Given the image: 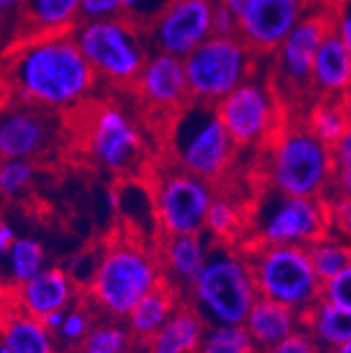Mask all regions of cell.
<instances>
[{
  "label": "cell",
  "instance_id": "cell-4",
  "mask_svg": "<svg viewBox=\"0 0 351 353\" xmlns=\"http://www.w3.org/2000/svg\"><path fill=\"white\" fill-rule=\"evenodd\" d=\"M74 116L80 126V154L91 166L114 176H130L146 164V132L126 103L97 95Z\"/></svg>",
  "mask_w": 351,
  "mask_h": 353
},
{
  "label": "cell",
  "instance_id": "cell-10",
  "mask_svg": "<svg viewBox=\"0 0 351 353\" xmlns=\"http://www.w3.org/2000/svg\"><path fill=\"white\" fill-rule=\"evenodd\" d=\"M214 108L238 150L263 152L288 120L286 101L274 86L268 68H261Z\"/></svg>",
  "mask_w": 351,
  "mask_h": 353
},
{
  "label": "cell",
  "instance_id": "cell-27",
  "mask_svg": "<svg viewBox=\"0 0 351 353\" xmlns=\"http://www.w3.org/2000/svg\"><path fill=\"white\" fill-rule=\"evenodd\" d=\"M248 212L244 202L230 192H217L206 216V238L212 244H234L248 230Z\"/></svg>",
  "mask_w": 351,
  "mask_h": 353
},
{
  "label": "cell",
  "instance_id": "cell-49",
  "mask_svg": "<svg viewBox=\"0 0 351 353\" xmlns=\"http://www.w3.org/2000/svg\"><path fill=\"white\" fill-rule=\"evenodd\" d=\"M334 353H351V343L343 345V347H341V349H337Z\"/></svg>",
  "mask_w": 351,
  "mask_h": 353
},
{
  "label": "cell",
  "instance_id": "cell-41",
  "mask_svg": "<svg viewBox=\"0 0 351 353\" xmlns=\"http://www.w3.org/2000/svg\"><path fill=\"white\" fill-rule=\"evenodd\" d=\"M332 28L345 40L347 49L351 51V0H337V5L330 9Z\"/></svg>",
  "mask_w": 351,
  "mask_h": 353
},
{
  "label": "cell",
  "instance_id": "cell-34",
  "mask_svg": "<svg viewBox=\"0 0 351 353\" xmlns=\"http://www.w3.org/2000/svg\"><path fill=\"white\" fill-rule=\"evenodd\" d=\"M198 353H261L242 326H208Z\"/></svg>",
  "mask_w": 351,
  "mask_h": 353
},
{
  "label": "cell",
  "instance_id": "cell-25",
  "mask_svg": "<svg viewBox=\"0 0 351 353\" xmlns=\"http://www.w3.org/2000/svg\"><path fill=\"white\" fill-rule=\"evenodd\" d=\"M181 303L183 296L168 284H162L160 288L150 292L124 320L137 347L150 343L166 326V322L172 318V314L177 312V307Z\"/></svg>",
  "mask_w": 351,
  "mask_h": 353
},
{
  "label": "cell",
  "instance_id": "cell-5",
  "mask_svg": "<svg viewBox=\"0 0 351 353\" xmlns=\"http://www.w3.org/2000/svg\"><path fill=\"white\" fill-rule=\"evenodd\" d=\"M259 301L257 282L244 246L212 244L202 274L185 294L208 326H242Z\"/></svg>",
  "mask_w": 351,
  "mask_h": 353
},
{
  "label": "cell",
  "instance_id": "cell-42",
  "mask_svg": "<svg viewBox=\"0 0 351 353\" xmlns=\"http://www.w3.org/2000/svg\"><path fill=\"white\" fill-rule=\"evenodd\" d=\"M240 15L219 5L214 13V36H238Z\"/></svg>",
  "mask_w": 351,
  "mask_h": 353
},
{
  "label": "cell",
  "instance_id": "cell-28",
  "mask_svg": "<svg viewBox=\"0 0 351 353\" xmlns=\"http://www.w3.org/2000/svg\"><path fill=\"white\" fill-rule=\"evenodd\" d=\"M301 120L318 139H322L328 145H337L341 137L351 128V118L345 99L312 97L305 103Z\"/></svg>",
  "mask_w": 351,
  "mask_h": 353
},
{
  "label": "cell",
  "instance_id": "cell-14",
  "mask_svg": "<svg viewBox=\"0 0 351 353\" xmlns=\"http://www.w3.org/2000/svg\"><path fill=\"white\" fill-rule=\"evenodd\" d=\"M219 0H170L146 26L152 51L185 59L214 36Z\"/></svg>",
  "mask_w": 351,
  "mask_h": 353
},
{
  "label": "cell",
  "instance_id": "cell-19",
  "mask_svg": "<svg viewBox=\"0 0 351 353\" xmlns=\"http://www.w3.org/2000/svg\"><path fill=\"white\" fill-rule=\"evenodd\" d=\"M156 250L162 263L164 282L177 290L185 301V294L202 274L210 256L212 242L206 238V234L162 236L156 242Z\"/></svg>",
  "mask_w": 351,
  "mask_h": 353
},
{
  "label": "cell",
  "instance_id": "cell-35",
  "mask_svg": "<svg viewBox=\"0 0 351 353\" xmlns=\"http://www.w3.org/2000/svg\"><path fill=\"white\" fill-rule=\"evenodd\" d=\"M330 230L337 232L349 246H351V200L330 194L326 198Z\"/></svg>",
  "mask_w": 351,
  "mask_h": 353
},
{
  "label": "cell",
  "instance_id": "cell-51",
  "mask_svg": "<svg viewBox=\"0 0 351 353\" xmlns=\"http://www.w3.org/2000/svg\"><path fill=\"white\" fill-rule=\"evenodd\" d=\"M59 353H76V351H59Z\"/></svg>",
  "mask_w": 351,
  "mask_h": 353
},
{
  "label": "cell",
  "instance_id": "cell-6",
  "mask_svg": "<svg viewBox=\"0 0 351 353\" xmlns=\"http://www.w3.org/2000/svg\"><path fill=\"white\" fill-rule=\"evenodd\" d=\"M166 152L168 162L217 185L230 176L238 145L214 105L190 101L166 124Z\"/></svg>",
  "mask_w": 351,
  "mask_h": 353
},
{
  "label": "cell",
  "instance_id": "cell-48",
  "mask_svg": "<svg viewBox=\"0 0 351 353\" xmlns=\"http://www.w3.org/2000/svg\"><path fill=\"white\" fill-rule=\"evenodd\" d=\"M250 3H252V0H219V5L225 7V9H230V11H234L236 15H240Z\"/></svg>",
  "mask_w": 351,
  "mask_h": 353
},
{
  "label": "cell",
  "instance_id": "cell-15",
  "mask_svg": "<svg viewBox=\"0 0 351 353\" xmlns=\"http://www.w3.org/2000/svg\"><path fill=\"white\" fill-rule=\"evenodd\" d=\"M63 135V116L36 105L5 101L0 118L3 160H42Z\"/></svg>",
  "mask_w": 351,
  "mask_h": 353
},
{
  "label": "cell",
  "instance_id": "cell-43",
  "mask_svg": "<svg viewBox=\"0 0 351 353\" xmlns=\"http://www.w3.org/2000/svg\"><path fill=\"white\" fill-rule=\"evenodd\" d=\"M26 5H28V0H0V11H3V21H5V26L11 21V38H13V34H15V30H17V23H19V19H21V15H23V9H26Z\"/></svg>",
  "mask_w": 351,
  "mask_h": 353
},
{
  "label": "cell",
  "instance_id": "cell-31",
  "mask_svg": "<svg viewBox=\"0 0 351 353\" xmlns=\"http://www.w3.org/2000/svg\"><path fill=\"white\" fill-rule=\"evenodd\" d=\"M137 347L124 320L101 318L86 336L78 353H126Z\"/></svg>",
  "mask_w": 351,
  "mask_h": 353
},
{
  "label": "cell",
  "instance_id": "cell-13",
  "mask_svg": "<svg viewBox=\"0 0 351 353\" xmlns=\"http://www.w3.org/2000/svg\"><path fill=\"white\" fill-rule=\"evenodd\" d=\"M332 30L330 11L316 9L307 15L268 59V72L286 103H307L314 97L312 74L318 49Z\"/></svg>",
  "mask_w": 351,
  "mask_h": 353
},
{
  "label": "cell",
  "instance_id": "cell-7",
  "mask_svg": "<svg viewBox=\"0 0 351 353\" xmlns=\"http://www.w3.org/2000/svg\"><path fill=\"white\" fill-rule=\"evenodd\" d=\"M72 34L101 88L108 91H133L141 70L154 53L146 26L126 15L80 21Z\"/></svg>",
  "mask_w": 351,
  "mask_h": 353
},
{
  "label": "cell",
  "instance_id": "cell-32",
  "mask_svg": "<svg viewBox=\"0 0 351 353\" xmlns=\"http://www.w3.org/2000/svg\"><path fill=\"white\" fill-rule=\"evenodd\" d=\"M97 316L99 314L95 312V307L84 296L68 309L63 326L57 332V343L63 347V351H76L78 353V349L82 347L86 336L91 334L93 326L97 324Z\"/></svg>",
  "mask_w": 351,
  "mask_h": 353
},
{
  "label": "cell",
  "instance_id": "cell-9",
  "mask_svg": "<svg viewBox=\"0 0 351 353\" xmlns=\"http://www.w3.org/2000/svg\"><path fill=\"white\" fill-rule=\"evenodd\" d=\"M328 230L326 198L286 196L265 190L248 212L250 242L246 244L307 248Z\"/></svg>",
  "mask_w": 351,
  "mask_h": 353
},
{
  "label": "cell",
  "instance_id": "cell-1",
  "mask_svg": "<svg viewBox=\"0 0 351 353\" xmlns=\"http://www.w3.org/2000/svg\"><path fill=\"white\" fill-rule=\"evenodd\" d=\"M7 101L74 116L99 95V80L72 32L36 34L11 42L5 53Z\"/></svg>",
  "mask_w": 351,
  "mask_h": 353
},
{
  "label": "cell",
  "instance_id": "cell-23",
  "mask_svg": "<svg viewBox=\"0 0 351 353\" xmlns=\"http://www.w3.org/2000/svg\"><path fill=\"white\" fill-rule=\"evenodd\" d=\"M208 324L190 303H181L166 326L141 349V353H198Z\"/></svg>",
  "mask_w": 351,
  "mask_h": 353
},
{
  "label": "cell",
  "instance_id": "cell-30",
  "mask_svg": "<svg viewBox=\"0 0 351 353\" xmlns=\"http://www.w3.org/2000/svg\"><path fill=\"white\" fill-rule=\"evenodd\" d=\"M307 250H310L314 270L322 282L339 276L351 263V246L332 230H328L314 244L307 246Z\"/></svg>",
  "mask_w": 351,
  "mask_h": 353
},
{
  "label": "cell",
  "instance_id": "cell-8",
  "mask_svg": "<svg viewBox=\"0 0 351 353\" xmlns=\"http://www.w3.org/2000/svg\"><path fill=\"white\" fill-rule=\"evenodd\" d=\"M261 299L276 301L307 314L322 301V280L314 270L310 250L303 246L244 244Z\"/></svg>",
  "mask_w": 351,
  "mask_h": 353
},
{
  "label": "cell",
  "instance_id": "cell-36",
  "mask_svg": "<svg viewBox=\"0 0 351 353\" xmlns=\"http://www.w3.org/2000/svg\"><path fill=\"white\" fill-rule=\"evenodd\" d=\"M322 299L328 303L341 305L345 309H351V263L339 276L322 284Z\"/></svg>",
  "mask_w": 351,
  "mask_h": 353
},
{
  "label": "cell",
  "instance_id": "cell-11",
  "mask_svg": "<svg viewBox=\"0 0 351 353\" xmlns=\"http://www.w3.org/2000/svg\"><path fill=\"white\" fill-rule=\"evenodd\" d=\"M183 61L192 101L219 105L240 84L250 80L265 59H261L240 36H210Z\"/></svg>",
  "mask_w": 351,
  "mask_h": 353
},
{
  "label": "cell",
  "instance_id": "cell-16",
  "mask_svg": "<svg viewBox=\"0 0 351 353\" xmlns=\"http://www.w3.org/2000/svg\"><path fill=\"white\" fill-rule=\"evenodd\" d=\"M316 9V0H252L240 13L238 36L261 59H270L288 34Z\"/></svg>",
  "mask_w": 351,
  "mask_h": 353
},
{
  "label": "cell",
  "instance_id": "cell-24",
  "mask_svg": "<svg viewBox=\"0 0 351 353\" xmlns=\"http://www.w3.org/2000/svg\"><path fill=\"white\" fill-rule=\"evenodd\" d=\"M0 345L9 353H59L57 336L38 318L13 305H5Z\"/></svg>",
  "mask_w": 351,
  "mask_h": 353
},
{
  "label": "cell",
  "instance_id": "cell-3",
  "mask_svg": "<svg viewBox=\"0 0 351 353\" xmlns=\"http://www.w3.org/2000/svg\"><path fill=\"white\" fill-rule=\"evenodd\" d=\"M263 183L265 190L326 198L332 190L337 162L332 145L318 139L299 118H288L274 141L263 150Z\"/></svg>",
  "mask_w": 351,
  "mask_h": 353
},
{
  "label": "cell",
  "instance_id": "cell-45",
  "mask_svg": "<svg viewBox=\"0 0 351 353\" xmlns=\"http://www.w3.org/2000/svg\"><path fill=\"white\" fill-rule=\"evenodd\" d=\"M330 194L351 200V170H347V168H337L334 183H332ZM330 194H328V196H330ZM328 196H326V198H328Z\"/></svg>",
  "mask_w": 351,
  "mask_h": 353
},
{
  "label": "cell",
  "instance_id": "cell-12",
  "mask_svg": "<svg viewBox=\"0 0 351 353\" xmlns=\"http://www.w3.org/2000/svg\"><path fill=\"white\" fill-rule=\"evenodd\" d=\"M150 190L160 238L204 234L206 216L217 196L212 183L168 162V166L152 172Z\"/></svg>",
  "mask_w": 351,
  "mask_h": 353
},
{
  "label": "cell",
  "instance_id": "cell-50",
  "mask_svg": "<svg viewBox=\"0 0 351 353\" xmlns=\"http://www.w3.org/2000/svg\"><path fill=\"white\" fill-rule=\"evenodd\" d=\"M345 103H347V112H349V118H351V93L347 95V99H345Z\"/></svg>",
  "mask_w": 351,
  "mask_h": 353
},
{
  "label": "cell",
  "instance_id": "cell-22",
  "mask_svg": "<svg viewBox=\"0 0 351 353\" xmlns=\"http://www.w3.org/2000/svg\"><path fill=\"white\" fill-rule=\"evenodd\" d=\"M82 21V0H28L13 40L36 34H68Z\"/></svg>",
  "mask_w": 351,
  "mask_h": 353
},
{
  "label": "cell",
  "instance_id": "cell-33",
  "mask_svg": "<svg viewBox=\"0 0 351 353\" xmlns=\"http://www.w3.org/2000/svg\"><path fill=\"white\" fill-rule=\"evenodd\" d=\"M38 179V164L34 160H3L0 164V196L7 202L26 198Z\"/></svg>",
  "mask_w": 351,
  "mask_h": 353
},
{
  "label": "cell",
  "instance_id": "cell-26",
  "mask_svg": "<svg viewBox=\"0 0 351 353\" xmlns=\"http://www.w3.org/2000/svg\"><path fill=\"white\" fill-rule=\"evenodd\" d=\"M303 328L326 353H334L343 345L351 343V309L322 299L303 316Z\"/></svg>",
  "mask_w": 351,
  "mask_h": 353
},
{
  "label": "cell",
  "instance_id": "cell-52",
  "mask_svg": "<svg viewBox=\"0 0 351 353\" xmlns=\"http://www.w3.org/2000/svg\"><path fill=\"white\" fill-rule=\"evenodd\" d=\"M126 353H135V351H126Z\"/></svg>",
  "mask_w": 351,
  "mask_h": 353
},
{
  "label": "cell",
  "instance_id": "cell-47",
  "mask_svg": "<svg viewBox=\"0 0 351 353\" xmlns=\"http://www.w3.org/2000/svg\"><path fill=\"white\" fill-rule=\"evenodd\" d=\"M66 312L68 309H61V312H51V314H47L45 318H42L40 322L45 324L55 336H57V332L61 330V326H63V320H66Z\"/></svg>",
  "mask_w": 351,
  "mask_h": 353
},
{
  "label": "cell",
  "instance_id": "cell-46",
  "mask_svg": "<svg viewBox=\"0 0 351 353\" xmlns=\"http://www.w3.org/2000/svg\"><path fill=\"white\" fill-rule=\"evenodd\" d=\"M15 240H17V234H15L13 225L3 221V225H0V252L5 254L15 244Z\"/></svg>",
  "mask_w": 351,
  "mask_h": 353
},
{
  "label": "cell",
  "instance_id": "cell-21",
  "mask_svg": "<svg viewBox=\"0 0 351 353\" xmlns=\"http://www.w3.org/2000/svg\"><path fill=\"white\" fill-rule=\"evenodd\" d=\"M303 326H305L303 314L261 296L252 305L250 314L244 322V328L248 330L261 353L274 349L294 332L303 330Z\"/></svg>",
  "mask_w": 351,
  "mask_h": 353
},
{
  "label": "cell",
  "instance_id": "cell-29",
  "mask_svg": "<svg viewBox=\"0 0 351 353\" xmlns=\"http://www.w3.org/2000/svg\"><path fill=\"white\" fill-rule=\"evenodd\" d=\"M5 256V288H17L49 268L47 250L34 238H17Z\"/></svg>",
  "mask_w": 351,
  "mask_h": 353
},
{
  "label": "cell",
  "instance_id": "cell-40",
  "mask_svg": "<svg viewBox=\"0 0 351 353\" xmlns=\"http://www.w3.org/2000/svg\"><path fill=\"white\" fill-rule=\"evenodd\" d=\"M99 259H101V250H82V252H76L70 263L66 265V270L70 272V276L74 278V282L78 284L80 280V272H86L89 276V284L93 282L95 278V272H97V265H99Z\"/></svg>",
  "mask_w": 351,
  "mask_h": 353
},
{
  "label": "cell",
  "instance_id": "cell-17",
  "mask_svg": "<svg viewBox=\"0 0 351 353\" xmlns=\"http://www.w3.org/2000/svg\"><path fill=\"white\" fill-rule=\"evenodd\" d=\"M130 93L139 105L148 110V114L170 120L192 101L185 61L181 57L154 51Z\"/></svg>",
  "mask_w": 351,
  "mask_h": 353
},
{
  "label": "cell",
  "instance_id": "cell-44",
  "mask_svg": "<svg viewBox=\"0 0 351 353\" xmlns=\"http://www.w3.org/2000/svg\"><path fill=\"white\" fill-rule=\"evenodd\" d=\"M332 152H334L337 168L351 170V128L341 137V141L337 145H332Z\"/></svg>",
  "mask_w": 351,
  "mask_h": 353
},
{
  "label": "cell",
  "instance_id": "cell-39",
  "mask_svg": "<svg viewBox=\"0 0 351 353\" xmlns=\"http://www.w3.org/2000/svg\"><path fill=\"white\" fill-rule=\"evenodd\" d=\"M265 353H326V351L316 343V339L310 332L303 328Z\"/></svg>",
  "mask_w": 351,
  "mask_h": 353
},
{
  "label": "cell",
  "instance_id": "cell-38",
  "mask_svg": "<svg viewBox=\"0 0 351 353\" xmlns=\"http://www.w3.org/2000/svg\"><path fill=\"white\" fill-rule=\"evenodd\" d=\"M124 15L122 0H82V21L112 19Z\"/></svg>",
  "mask_w": 351,
  "mask_h": 353
},
{
  "label": "cell",
  "instance_id": "cell-37",
  "mask_svg": "<svg viewBox=\"0 0 351 353\" xmlns=\"http://www.w3.org/2000/svg\"><path fill=\"white\" fill-rule=\"evenodd\" d=\"M168 3L170 0H122V9L126 17L148 26Z\"/></svg>",
  "mask_w": 351,
  "mask_h": 353
},
{
  "label": "cell",
  "instance_id": "cell-20",
  "mask_svg": "<svg viewBox=\"0 0 351 353\" xmlns=\"http://www.w3.org/2000/svg\"><path fill=\"white\" fill-rule=\"evenodd\" d=\"M314 97L347 99L351 93V51L332 28L322 40L312 74Z\"/></svg>",
  "mask_w": 351,
  "mask_h": 353
},
{
  "label": "cell",
  "instance_id": "cell-2",
  "mask_svg": "<svg viewBox=\"0 0 351 353\" xmlns=\"http://www.w3.org/2000/svg\"><path fill=\"white\" fill-rule=\"evenodd\" d=\"M164 282L156 246L135 236L112 238L101 248V259L84 299L101 318L126 320L130 312Z\"/></svg>",
  "mask_w": 351,
  "mask_h": 353
},
{
  "label": "cell",
  "instance_id": "cell-18",
  "mask_svg": "<svg viewBox=\"0 0 351 353\" xmlns=\"http://www.w3.org/2000/svg\"><path fill=\"white\" fill-rule=\"evenodd\" d=\"M9 294L7 305H13L38 320L51 312L70 309L84 296L82 288L74 282L63 265H49L26 284L11 288Z\"/></svg>",
  "mask_w": 351,
  "mask_h": 353
}]
</instances>
